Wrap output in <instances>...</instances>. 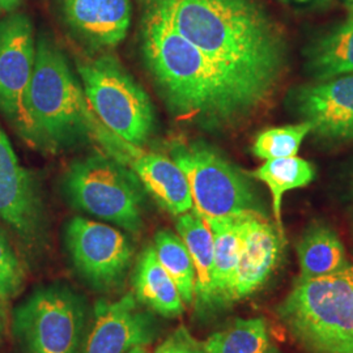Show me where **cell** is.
Instances as JSON below:
<instances>
[{
    "label": "cell",
    "mask_w": 353,
    "mask_h": 353,
    "mask_svg": "<svg viewBox=\"0 0 353 353\" xmlns=\"http://www.w3.org/2000/svg\"><path fill=\"white\" fill-rule=\"evenodd\" d=\"M156 336V319L140 309L134 293H127L113 303H96L93 322L80 353H127L135 347H145Z\"/></svg>",
    "instance_id": "cell-12"
},
{
    "label": "cell",
    "mask_w": 353,
    "mask_h": 353,
    "mask_svg": "<svg viewBox=\"0 0 353 353\" xmlns=\"http://www.w3.org/2000/svg\"><path fill=\"white\" fill-rule=\"evenodd\" d=\"M77 71L90 109L102 126L131 145L145 144L156 127L151 99L113 55L84 59Z\"/></svg>",
    "instance_id": "cell-5"
},
{
    "label": "cell",
    "mask_w": 353,
    "mask_h": 353,
    "mask_svg": "<svg viewBox=\"0 0 353 353\" xmlns=\"http://www.w3.org/2000/svg\"><path fill=\"white\" fill-rule=\"evenodd\" d=\"M310 132L312 126L305 121L297 125L267 128L256 137L252 153L265 161L296 156Z\"/></svg>",
    "instance_id": "cell-25"
},
{
    "label": "cell",
    "mask_w": 353,
    "mask_h": 353,
    "mask_svg": "<svg viewBox=\"0 0 353 353\" xmlns=\"http://www.w3.org/2000/svg\"><path fill=\"white\" fill-rule=\"evenodd\" d=\"M64 21L94 49H110L127 36L131 0H62Z\"/></svg>",
    "instance_id": "cell-15"
},
{
    "label": "cell",
    "mask_w": 353,
    "mask_h": 353,
    "mask_svg": "<svg viewBox=\"0 0 353 353\" xmlns=\"http://www.w3.org/2000/svg\"><path fill=\"white\" fill-rule=\"evenodd\" d=\"M63 188L76 210L131 233L143 228L145 190L135 173L113 157L92 154L76 160L65 172Z\"/></svg>",
    "instance_id": "cell-6"
},
{
    "label": "cell",
    "mask_w": 353,
    "mask_h": 353,
    "mask_svg": "<svg viewBox=\"0 0 353 353\" xmlns=\"http://www.w3.org/2000/svg\"><path fill=\"white\" fill-rule=\"evenodd\" d=\"M344 4H345V8L348 10L350 16L353 17V0H344Z\"/></svg>",
    "instance_id": "cell-30"
},
{
    "label": "cell",
    "mask_w": 353,
    "mask_h": 353,
    "mask_svg": "<svg viewBox=\"0 0 353 353\" xmlns=\"http://www.w3.org/2000/svg\"><path fill=\"white\" fill-rule=\"evenodd\" d=\"M23 0H0V12L11 13L20 6Z\"/></svg>",
    "instance_id": "cell-28"
},
{
    "label": "cell",
    "mask_w": 353,
    "mask_h": 353,
    "mask_svg": "<svg viewBox=\"0 0 353 353\" xmlns=\"http://www.w3.org/2000/svg\"><path fill=\"white\" fill-rule=\"evenodd\" d=\"M29 110L42 150L58 151L93 139L115 159L125 148L126 141L102 126L63 51L48 36L36 41Z\"/></svg>",
    "instance_id": "cell-3"
},
{
    "label": "cell",
    "mask_w": 353,
    "mask_h": 353,
    "mask_svg": "<svg viewBox=\"0 0 353 353\" xmlns=\"http://www.w3.org/2000/svg\"><path fill=\"white\" fill-rule=\"evenodd\" d=\"M278 314L312 353H353V265L327 276L296 280Z\"/></svg>",
    "instance_id": "cell-4"
},
{
    "label": "cell",
    "mask_w": 353,
    "mask_h": 353,
    "mask_svg": "<svg viewBox=\"0 0 353 353\" xmlns=\"http://www.w3.org/2000/svg\"><path fill=\"white\" fill-rule=\"evenodd\" d=\"M268 348V328L263 318H239L204 343L205 353H265Z\"/></svg>",
    "instance_id": "cell-23"
},
{
    "label": "cell",
    "mask_w": 353,
    "mask_h": 353,
    "mask_svg": "<svg viewBox=\"0 0 353 353\" xmlns=\"http://www.w3.org/2000/svg\"><path fill=\"white\" fill-rule=\"evenodd\" d=\"M299 280L321 278L339 272L350 265L344 245L332 228L313 224L305 230L297 245Z\"/></svg>",
    "instance_id": "cell-20"
},
{
    "label": "cell",
    "mask_w": 353,
    "mask_h": 353,
    "mask_svg": "<svg viewBox=\"0 0 353 353\" xmlns=\"http://www.w3.org/2000/svg\"><path fill=\"white\" fill-rule=\"evenodd\" d=\"M140 48L169 110L207 128L230 126L248 117L212 62L163 16L144 7Z\"/></svg>",
    "instance_id": "cell-2"
},
{
    "label": "cell",
    "mask_w": 353,
    "mask_h": 353,
    "mask_svg": "<svg viewBox=\"0 0 353 353\" xmlns=\"http://www.w3.org/2000/svg\"><path fill=\"white\" fill-rule=\"evenodd\" d=\"M252 176L263 182L272 195V211L276 220V228L284 237V228L281 220L283 198L285 192L292 190L301 189L312 183L316 178L314 165L301 157L292 156L283 159L265 160V164L259 166Z\"/></svg>",
    "instance_id": "cell-21"
},
{
    "label": "cell",
    "mask_w": 353,
    "mask_h": 353,
    "mask_svg": "<svg viewBox=\"0 0 353 353\" xmlns=\"http://www.w3.org/2000/svg\"><path fill=\"white\" fill-rule=\"evenodd\" d=\"M26 271L0 228V300L10 301L24 287Z\"/></svg>",
    "instance_id": "cell-26"
},
{
    "label": "cell",
    "mask_w": 353,
    "mask_h": 353,
    "mask_svg": "<svg viewBox=\"0 0 353 353\" xmlns=\"http://www.w3.org/2000/svg\"><path fill=\"white\" fill-rule=\"evenodd\" d=\"M241 219L205 221L214 234V307L228 306V293L240 254Z\"/></svg>",
    "instance_id": "cell-22"
},
{
    "label": "cell",
    "mask_w": 353,
    "mask_h": 353,
    "mask_svg": "<svg viewBox=\"0 0 353 353\" xmlns=\"http://www.w3.org/2000/svg\"><path fill=\"white\" fill-rule=\"evenodd\" d=\"M85 323V300L57 284L39 288L19 305L12 328L24 353H80Z\"/></svg>",
    "instance_id": "cell-8"
},
{
    "label": "cell",
    "mask_w": 353,
    "mask_h": 353,
    "mask_svg": "<svg viewBox=\"0 0 353 353\" xmlns=\"http://www.w3.org/2000/svg\"><path fill=\"white\" fill-rule=\"evenodd\" d=\"M292 1H299V3H306V1H309V0H292Z\"/></svg>",
    "instance_id": "cell-33"
},
{
    "label": "cell",
    "mask_w": 353,
    "mask_h": 353,
    "mask_svg": "<svg viewBox=\"0 0 353 353\" xmlns=\"http://www.w3.org/2000/svg\"><path fill=\"white\" fill-rule=\"evenodd\" d=\"M172 160L188 178L192 211L204 221L265 216L249 178L210 145H178L172 151Z\"/></svg>",
    "instance_id": "cell-7"
},
{
    "label": "cell",
    "mask_w": 353,
    "mask_h": 353,
    "mask_svg": "<svg viewBox=\"0 0 353 353\" xmlns=\"http://www.w3.org/2000/svg\"><path fill=\"white\" fill-rule=\"evenodd\" d=\"M176 232L189 250L195 270L194 303L198 310L207 312L214 307V234L208 224L194 211L179 214Z\"/></svg>",
    "instance_id": "cell-17"
},
{
    "label": "cell",
    "mask_w": 353,
    "mask_h": 353,
    "mask_svg": "<svg viewBox=\"0 0 353 353\" xmlns=\"http://www.w3.org/2000/svg\"><path fill=\"white\" fill-rule=\"evenodd\" d=\"M294 108L316 137L353 140V74L303 85L294 93Z\"/></svg>",
    "instance_id": "cell-14"
},
{
    "label": "cell",
    "mask_w": 353,
    "mask_h": 353,
    "mask_svg": "<svg viewBox=\"0 0 353 353\" xmlns=\"http://www.w3.org/2000/svg\"><path fill=\"white\" fill-rule=\"evenodd\" d=\"M34 62L32 20L26 13H8L0 20V114L30 147L42 148L29 110Z\"/></svg>",
    "instance_id": "cell-9"
},
{
    "label": "cell",
    "mask_w": 353,
    "mask_h": 353,
    "mask_svg": "<svg viewBox=\"0 0 353 353\" xmlns=\"http://www.w3.org/2000/svg\"><path fill=\"white\" fill-rule=\"evenodd\" d=\"M65 245L80 276L100 292L119 288L134 258V248L118 229L84 217L65 228Z\"/></svg>",
    "instance_id": "cell-10"
},
{
    "label": "cell",
    "mask_w": 353,
    "mask_h": 353,
    "mask_svg": "<svg viewBox=\"0 0 353 353\" xmlns=\"http://www.w3.org/2000/svg\"><path fill=\"white\" fill-rule=\"evenodd\" d=\"M154 353H205V350L204 344L191 336L188 328L179 326L156 348Z\"/></svg>",
    "instance_id": "cell-27"
},
{
    "label": "cell",
    "mask_w": 353,
    "mask_h": 353,
    "mask_svg": "<svg viewBox=\"0 0 353 353\" xmlns=\"http://www.w3.org/2000/svg\"><path fill=\"white\" fill-rule=\"evenodd\" d=\"M132 285L138 303L152 312L166 318H176L185 312V303L176 285L159 262L153 245L140 254Z\"/></svg>",
    "instance_id": "cell-18"
},
{
    "label": "cell",
    "mask_w": 353,
    "mask_h": 353,
    "mask_svg": "<svg viewBox=\"0 0 353 353\" xmlns=\"http://www.w3.org/2000/svg\"><path fill=\"white\" fill-rule=\"evenodd\" d=\"M159 262L174 281L185 305L194 303L195 270L189 250L181 237L170 230H160L153 243Z\"/></svg>",
    "instance_id": "cell-24"
},
{
    "label": "cell",
    "mask_w": 353,
    "mask_h": 353,
    "mask_svg": "<svg viewBox=\"0 0 353 353\" xmlns=\"http://www.w3.org/2000/svg\"><path fill=\"white\" fill-rule=\"evenodd\" d=\"M0 219L32 250L46 239V214L37 183L20 164L0 127Z\"/></svg>",
    "instance_id": "cell-11"
},
{
    "label": "cell",
    "mask_w": 353,
    "mask_h": 353,
    "mask_svg": "<svg viewBox=\"0 0 353 353\" xmlns=\"http://www.w3.org/2000/svg\"><path fill=\"white\" fill-rule=\"evenodd\" d=\"M212 62L248 117L272 99L288 68L281 26L256 0H144Z\"/></svg>",
    "instance_id": "cell-1"
},
{
    "label": "cell",
    "mask_w": 353,
    "mask_h": 353,
    "mask_svg": "<svg viewBox=\"0 0 353 353\" xmlns=\"http://www.w3.org/2000/svg\"><path fill=\"white\" fill-rule=\"evenodd\" d=\"M265 353H279L278 351H276V350H275V348H272V347H271V345H270V348H268V350H267V351H265Z\"/></svg>",
    "instance_id": "cell-32"
},
{
    "label": "cell",
    "mask_w": 353,
    "mask_h": 353,
    "mask_svg": "<svg viewBox=\"0 0 353 353\" xmlns=\"http://www.w3.org/2000/svg\"><path fill=\"white\" fill-rule=\"evenodd\" d=\"M154 202L173 216L192 211L189 181L178 165L164 156L145 153L137 147L125 163Z\"/></svg>",
    "instance_id": "cell-16"
},
{
    "label": "cell",
    "mask_w": 353,
    "mask_h": 353,
    "mask_svg": "<svg viewBox=\"0 0 353 353\" xmlns=\"http://www.w3.org/2000/svg\"><path fill=\"white\" fill-rule=\"evenodd\" d=\"M127 353H148V351L145 350V347H144V345H139V347H135V348H132L130 352Z\"/></svg>",
    "instance_id": "cell-31"
},
{
    "label": "cell",
    "mask_w": 353,
    "mask_h": 353,
    "mask_svg": "<svg viewBox=\"0 0 353 353\" xmlns=\"http://www.w3.org/2000/svg\"><path fill=\"white\" fill-rule=\"evenodd\" d=\"M4 328H6V314H4V310H3V306H1V300H0V339L3 336Z\"/></svg>",
    "instance_id": "cell-29"
},
{
    "label": "cell",
    "mask_w": 353,
    "mask_h": 353,
    "mask_svg": "<svg viewBox=\"0 0 353 353\" xmlns=\"http://www.w3.org/2000/svg\"><path fill=\"white\" fill-rule=\"evenodd\" d=\"M284 237L265 216L252 214L241 219L239 262L232 280L228 305L241 301L259 288L278 267Z\"/></svg>",
    "instance_id": "cell-13"
},
{
    "label": "cell",
    "mask_w": 353,
    "mask_h": 353,
    "mask_svg": "<svg viewBox=\"0 0 353 353\" xmlns=\"http://www.w3.org/2000/svg\"><path fill=\"white\" fill-rule=\"evenodd\" d=\"M306 68L316 81L353 74V17L313 39L306 49Z\"/></svg>",
    "instance_id": "cell-19"
}]
</instances>
